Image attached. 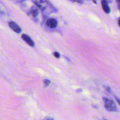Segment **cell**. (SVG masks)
<instances>
[{
  "label": "cell",
  "instance_id": "cell-11",
  "mask_svg": "<svg viewBox=\"0 0 120 120\" xmlns=\"http://www.w3.org/2000/svg\"><path fill=\"white\" fill-rule=\"evenodd\" d=\"M42 120H54L52 118H51V117H47L45 118L44 119H43Z\"/></svg>",
  "mask_w": 120,
  "mask_h": 120
},
{
  "label": "cell",
  "instance_id": "cell-15",
  "mask_svg": "<svg viewBox=\"0 0 120 120\" xmlns=\"http://www.w3.org/2000/svg\"><path fill=\"white\" fill-rule=\"evenodd\" d=\"M118 25H119V26L120 27V19H119V20H118Z\"/></svg>",
  "mask_w": 120,
  "mask_h": 120
},
{
  "label": "cell",
  "instance_id": "cell-4",
  "mask_svg": "<svg viewBox=\"0 0 120 120\" xmlns=\"http://www.w3.org/2000/svg\"><path fill=\"white\" fill-rule=\"evenodd\" d=\"M22 38L29 45L31 46H34V42L30 38L29 36H28L27 35L25 34H22Z\"/></svg>",
  "mask_w": 120,
  "mask_h": 120
},
{
  "label": "cell",
  "instance_id": "cell-14",
  "mask_svg": "<svg viewBox=\"0 0 120 120\" xmlns=\"http://www.w3.org/2000/svg\"><path fill=\"white\" fill-rule=\"evenodd\" d=\"M76 91L77 92H81V91H82V90L81 89H78L76 90Z\"/></svg>",
  "mask_w": 120,
  "mask_h": 120
},
{
  "label": "cell",
  "instance_id": "cell-9",
  "mask_svg": "<svg viewBox=\"0 0 120 120\" xmlns=\"http://www.w3.org/2000/svg\"><path fill=\"white\" fill-rule=\"evenodd\" d=\"M53 55L56 58H59L60 57V53L58 52H53Z\"/></svg>",
  "mask_w": 120,
  "mask_h": 120
},
{
  "label": "cell",
  "instance_id": "cell-5",
  "mask_svg": "<svg viewBox=\"0 0 120 120\" xmlns=\"http://www.w3.org/2000/svg\"><path fill=\"white\" fill-rule=\"evenodd\" d=\"M101 4L104 11L107 14L109 13L110 12V8L108 5L107 1L106 0H102Z\"/></svg>",
  "mask_w": 120,
  "mask_h": 120
},
{
  "label": "cell",
  "instance_id": "cell-7",
  "mask_svg": "<svg viewBox=\"0 0 120 120\" xmlns=\"http://www.w3.org/2000/svg\"><path fill=\"white\" fill-rule=\"evenodd\" d=\"M5 11H6V9L5 8L4 6L0 2V13H4L6 12Z\"/></svg>",
  "mask_w": 120,
  "mask_h": 120
},
{
  "label": "cell",
  "instance_id": "cell-19",
  "mask_svg": "<svg viewBox=\"0 0 120 120\" xmlns=\"http://www.w3.org/2000/svg\"><path fill=\"white\" fill-rule=\"evenodd\" d=\"M118 0V1L119 2H120V0Z\"/></svg>",
  "mask_w": 120,
  "mask_h": 120
},
{
  "label": "cell",
  "instance_id": "cell-18",
  "mask_svg": "<svg viewBox=\"0 0 120 120\" xmlns=\"http://www.w3.org/2000/svg\"><path fill=\"white\" fill-rule=\"evenodd\" d=\"M103 120H106L105 119H104V118H103Z\"/></svg>",
  "mask_w": 120,
  "mask_h": 120
},
{
  "label": "cell",
  "instance_id": "cell-2",
  "mask_svg": "<svg viewBox=\"0 0 120 120\" xmlns=\"http://www.w3.org/2000/svg\"><path fill=\"white\" fill-rule=\"evenodd\" d=\"M8 25L9 27L15 32L17 33H19L21 32L22 30L21 28L14 22L10 21L8 22Z\"/></svg>",
  "mask_w": 120,
  "mask_h": 120
},
{
  "label": "cell",
  "instance_id": "cell-3",
  "mask_svg": "<svg viewBox=\"0 0 120 120\" xmlns=\"http://www.w3.org/2000/svg\"><path fill=\"white\" fill-rule=\"evenodd\" d=\"M57 21L54 18H49L46 22V25L50 28L54 29L57 26Z\"/></svg>",
  "mask_w": 120,
  "mask_h": 120
},
{
  "label": "cell",
  "instance_id": "cell-16",
  "mask_svg": "<svg viewBox=\"0 0 120 120\" xmlns=\"http://www.w3.org/2000/svg\"><path fill=\"white\" fill-rule=\"evenodd\" d=\"M93 2H94L95 4H97V2H96V0H93Z\"/></svg>",
  "mask_w": 120,
  "mask_h": 120
},
{
  "label": "cell",
  "instance_id": "cell-10",
  "mask_svg": "<svg viewBox=\"0 0 120 120\" xmlns=\"http://www.w3.org/2000/svg\"><path fill=\"white\" fill-rule=\"evenodd\" d=\"M70 0L72 1V2H76L80 4H82L83 3V1L82 0Z\"/></svg>",
  "mask_w": 120,
  "mask_h": 120
},
{
  "label": "cell",
  "instance_id": "cell-8",
  "mask_svg": "<svg viewBox=\"0 0 120 120\" xmlns=\"http://www.w3.org/2000/svg\"><path fill=\"white\" fill-rule=\"evenodd\" d=\"M50 83H51V81L49 80L45 79L44 80V86L45 87L48 86L50 84Z\"/></svg>",
  "mask_w": 120,
  "mask_h": 120
},
{
  "label": "cell",
  "instance_id": "cell-17",
  "mask_svg": "<svg viewBox=\"0 0 120 120\" xmlns=\"http://www.w3.org/2000/svg\"><path fill=\"white\" fill-rule=\"evenodd\" d=\"M65 57V58H66L67 60H68V61H70V60H69V59H68V58H67V57Z\"/></svg>",
  "mask_w": 120,
  "mask_h": 120
},
{
  "label": "cell",
  "instance_id": "cell-6",
  "mask_svg": "<svg viewBox=\"0 0 120 120\" xmlns=\"http://www.w3.org/2000/svg\"><path fill=\"white\" fill-rule=\"evenodd\" d=\"M30 13L34 17H36L38 14V10L37 8L32 7L30 10Z\"/></svg>",
  "mask_w": 120,
  "mask_h": 120
},
{
  "label": "cell",
  "instance_id": "cell-1",
  "mask_svg": "<svg viewBox=\"0 0 120 120\" xmlns=\"http://www.w3.org/2000/svg\"><path fill=\"white\" fill-rule=\"evenodd\" d=\"M102 98L105 103V107L107 111L110 112H116L118 111L115 104L112 100L109 99L105 97H103Z\"/></svg>",
  "mask_w": 120,
  "mask_h": 120
},
{
  "label": "cell",
  "instance_id": "cell-13",
  "mask_svg": "<svg viewBox=\"0 0 120 120\" xmlns=\"http://www.w3.org/2000/svg\"><path fill=\"white\" fill-rule=\"evenodd\" d=\"M106 90H107L109 92H111V88H109V87H107L106 88Z\"/></svg>",
  "mask_w": 120,
  "mask_h": 120
},
{
  "label": "cell",
  "instance_id": "cell-12",
  "mask_svg": "<svg viewBox=\"0 0 120 120\" xmlns=\"http://www.w3.org/2000/svg\"><path fill=\"white\" fill-rule=\"evenodd\" d=\"M114 98H115L116 101L118 102V104H119V105H120V99L119 98H118L117 97H115V96H114Z\"/></svg>",
  "mask_w": 120,
  "mask_h": 120
}]
</instances>
